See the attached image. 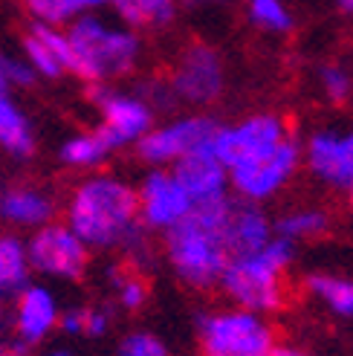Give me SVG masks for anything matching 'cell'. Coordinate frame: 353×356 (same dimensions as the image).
Here are the masks:
<instances>
[{
	"label": "cell",
	"mask_w": 353,
	"mask_h": 356,
	"mask_svg": "<svg viewBox=\"0 0 353 356\" xmlns=\"http://www.w3.org/2000/svg\"><path fill=\"white\" fill-rule=\"evenodd\" d=\"M64 223L93 249H125L142 232L139 191L116 174H90L67 200Z\"/></svg>",
	"instance_id": "6da1fadb"
},
{
	"label": "cell",
	"mask_w": 353,
	"mask_h": 356,
	"mask_svg": "<svg viewBox=\"0 0 353 356\" xmlns=\"http://www.w3.org/2000/svg\"><path fill=\"white\" fill-rule=\"evenodd\" d=\"M232 197L200 203L191 215L165 232V258L183 284L194 290L220 287L232 252H229L226 226L232 215Z\"/></svg>",
	"instance_id": "7a4b0ae2"
},
{
	"label": "cell",
	"mask_w": 353,
	"mask_h": 356,
	"mask_svg": "<svg viewBox=\"0 0 353 356\" xmlns=\"http://www.w3.org/2000/svg\"><path fill=\"white\" fill-rule=\"evenodd\" d=\"M73 73L87 84H113L131 76L142 61V41L125 21L87 12L67 26Z\"/></svg>",
	"instance_id": "3957f363"
},
{
	"label": "cell",
	"mask_w": 353,
	"mask_h": 356,
	"mask_svg": "<svg viewBox=\"0 0 353 356\" xmlns=\"http://www.w3.org/2000/svg\"><path fill=\"white\" fill-rule=\"evenodd\" d=\"M293 258H295V243L275 235L261 252L238 255L229 261L220 278V290L235 307L252 310L261 316L278 313L287 301L284 273L290 270Z\"/></svg>",
	"instance_id": "277c9868"
},
{
	"label": "cell",
	"mask_w": 353,
	"mask_h": 356,
	"mask_svg": "<svg viewBox=\"0 0 353 356\" xmlns=\"http://www.w3.org/2000/svg\"><path fill=\"white\" fill-rule=\"evenodd\" d=\"M197 336L200 356H270L275 348V330L267 316L243 307L203 313Z\"/></svg>",
	"instance_id": "5b68a950"
},
{
	"label": "cell",
	"mask_w": 353,
	"mask_h": 356,
	"mask_svg": "<svg viewBox=\"0 0 353 356\" xmlns=\"http://www.w3.org/2000/svg\"><path fill=\"white\" fill-rule=\"evenodd\" d=\"M220 131V122L208 113H186L174 122H165L160 128H151L142 139L136 142V154L142 163L154 168H165L180 163L183 156L211 148L215 136Z\"/></svg>",
	"instance_id": "8992f818"
},
{
	"label": "cell",
	"mask_w": 353,
	"mask_h": 356,
	"mask_svg": "<svg viewBox=\"0 0 353 356\" xmlns=\"http://www.w3.org/2000/svg\"><path fill=\"white\" fill-rule=\"evenodd\" d=\"M90 102L99 111V134L108 139V145L113 151L136 145L151 128L156 111L139 96L136 90H116L110 84H90Z\"/></svg>",
	"instance_id": "52a82bcc"
},
{
	"label": "cell",
	"mask_w": 353,
	"mask_h": 356,
	"mask_svg": "<svg viewBox=\"0 0 353 356\" xmlns=\"http://www.w3.org/2000/svg\"><path fill=\"white\" fill-rule=\"evenodd\" d=\"M302 165H304V142H298L295 136H287L267 156H258L252 163L229 171L232 191L238 194V200L267 203L293 180Z\"/></svg>",
	"instance_id": "ba28073f"
},
{
	"label": "cell",
	"mask_w": 353,
	"mask_h": 356,
	"mask_svg": "<svg viewBox=\"0 0 353 356\" xmlns=\"http://www.w3.org/2000/svg\"><path fill=\"white\" fill-rule=\"evenodd\" d=\"M287 136L293 134L278 113H252L235 124H220L211 148L223 159V165L232 171V168L252 163L258 156H267Z\"/></svg>",
	"instance_id": "9c48e42d"
},
{
	"label": "cell",
	"mask_w": 353,
	"mask_h": 356,
	"mask_svg": "<svg viewBox=\"0 0 353 356\" xmlns=\"http://www.w3.org/2000/svg\"><path fill=\"white\" fill-rule=\"evenodd\" d=\"M176 99L191 108H206V104L217 102L226 87V70L220 52L211 44H188L180 56H176L171 76H168Z\"/></svg>",
	"instance_id": "30bf717a"
},
{
	"label": "cell",
	"mask_w": 353,
	"mask_h": 356,
	"mask_svg": "<svg viewBox=\"0 0 353 356\" xmlns=\"http://www.w3.org/2000/svg\"><path fill=\"white\" fill-rule=\"evenodd\" d=\"M26 249L35 273L64 281L81 278L87 270V261H90V246L67 223H56V220L35 229V235L26 241Z\"/></svg>",
	"instance_id": "8fae6325"
},
{
	"label": "cell",
	"mask_w": 353,
	"mask_h": 356,
	"mask_svg": "<svg viewBox=\"0 0 353 356\" xmlns=\"http://www.w3.org/2000/svg\"><path fill=\"white\" fill-rule=\"evenodd\" d=\"M136 191H139V220L151 232H163V235L171 232L194 209L191 194L176 180V174L165 168L148 171Z\"/></svg>",
	"instance_id": "7c38bea8"
},
{
	"label": "cell",
	"mask_w": 353,
	"mask_h": 356,
	"mask_svg": "<svg viewBox=\"0 0 353 356\" xmlns=\"http://www.w3.org/2000/svg\"><path fill=\"white\" fill-rule=\"evenodd\" d=\"M304 168L319 183L350 191L353 188V131H313L304 139Z\"/></svg>",
	"instance_id": "4fadbf2b"
},
{
	"label": "cell",
	"mask_w": 353,
	"mask_h": 356,
	"mask_svg": "<svg viewBox=\"0 0 353 356\" xmlns=\"http://www.w3.org/2000/svg\"><path fill=\"white\" fill-rule=\"evenodd\" d=\"M171 171L176 174V180L183 183V188L191 194L194 206L223 200V197H229V188H232L229 168L215 154V148H200V151L183 156L180 163L171 165Z\"/></svg>",
	"instance_id": "5bb4252c"
},
{
	"label": "cell",
	"mask_w": 353,
	"mask_h": 356,
	"mask_svg": "<svg viewBox=\"0 0 353 356\" xmlns=\"http://www.w3.org/2000/svg\"><path fill=\"white\" fill-rule=\"evenodd\" d=\"M24 52L32 70L44 79H61L64 73H73V49H69L67 29L32 21L26 38H24Z\"/></svg>",
	"instance_id": "9a60e30c"
},
{
	"label": "cell",
	"mask_w": 353,
	"mask_h": 356,
	"mask_svg": "<svg viewBox=\"0 0 353 356\" xmlns=\"http://www.w3.org/2000/svg\"><path fill=\"white\" fill-rule=\"evenodd\" d=\"M58 322H61V310L56 305V296L47 287L29 284V287L17 296L12 325H15V333L21 342H26V345L44 342L52 333V327H58Z\"/></svg>",
	"instance_id": "2e32d148"
},
{
	"label": "cell",
	"mask_w": 353,
	"mask_h": 356,
	"mask_svg": "<svg viewBox=\"0 0 353 356\" xmlns=\"http://www.w3.org/2000/svg\"><path fill=\"white\" fill-rule=\"evenodd\" d=\"M272 238H275V223L267 218L261 203L235 200L232 215H229V226H226V241H229L232 258L261 252Z\"/></svg>",
	"instance_id": "e0dca14e"
},
{
	"label": "cell",
	"mask_w": 353,
	"mask_h": 356,
	"mask_svg": "<svg viewBox=\"0 0 353 356\" xmlns=\"http://www.w3.org/2000/svg\"><path fill=\"white\" fill-rule=\"evenodd\" d=\"M56 218V200L35 186H12L0 191V220L21 229H41Z\"/></svg>",
	"instance_id": "ac0fdd59"
},
{
	"label": "cell",
	"mask_w": 353,
	"mask_h": 356,
	"mask_svg": "<svg viewBox=\"0 0 353 356\" xmlns=\"http://www.w3.org/2000/svg\"><path fill=\"white\" fill-rule=\"evenodd\" d=\"M29 249L17 235H0V310L29 287Z\"/></svg>",
	"instance_id": "d6986e66"
},
{
	"label": "cell",
	"mask_w": 353,
	"mask_h": 356,
	"mask_svg": "<svg viewBox=\"0 0 353 356\" xmlns=\"http://www.w3.org/2000/svg\"><path fill=\"white\" fill-rule=\"evenodd\" d=\"M0 148L17 159H26L35 151L32 124L9 93H0Z\"/></svg>",
	"instance_id": "ffe728a7"
},
{
	"label": "cell",
	"mask_w": 353,
	"mask_h": 356,
	"mask_svg": "<svg viewBox=\"0 0 353 356\" xmlns=\"http://www.w3.org/2000/svg\"><path fill=\"white\" fill-rule=\"evenodd\" d=\"M307 293L339 318H353V278L333 273H313L304 281Z\"/></svg>",
	"instance_id": "44dd1931"
},
{
	"label": "cell",
	"mask_w": 353,
	"mask_h": 356,
	"mask_svg": "<svg viewBox=\"0 0 353 356\" xmlns=\"http://www.w3.org/2000/svg\"><path fill=\"white\" fill-rule=\"evenodd\" d=\"M113 0H24L32 21L52 24V26H69L76 17L96 12L101 6H110Z\"/></svg>",
	"instance_id": "7402d4cb"
},
{
	"label": "cell",
	"mask_w": 353,
	"mask_h": 356,
	"mask_svg": "<svg viewBox=\"0 0 353 356\" xmlns=\"http://www.w3.org/2000/svg\"><path fill=\"white\" fill-rule=\"evenodd\" d=\"M113 12L128 26H168L176 15V0H113Z\"/></svg>",
	"instance_id": "603a6c76"
},
{
	"label": "cell",
	"mask_w": 353,
	"mask_h": 356,
	"mask_svg": "<svg viewBox=\"0 0 353 356\" xmlns=\"http://www.w3.org/2000/svg\"><path fill=\"white\" fill-rule=\"evenodd\" d=\"M110 151L113 148L99 131H81L61 145V163L69 168H96L110 156Z\"/></svg>",
	"instance_id": "cb8c5ba5"
},
{
	"label": "cell",
	"mask_w": 353,
	"mask_h": 356,
	"mask_svg": "<svg viewBox=\"0 0 353 356\" xmlns=\"http://www.w3.org/2000/svg\"><path fill=\"white\" fill-rule=\"evenodd\" d=\"M327 226H330V218H327L325 209L304 206V209H293L287 215H281L275 220V235L298 243V241H310V238L325 235Z\"/></svg>",
	"instance_id": "d4e9b609"
},
{
	"label": "cell",
	"mask_w": 353,
	"mask_h": 356,
	"mask_svg": "<svg viewBox=\"0 0 353 356\" xmlns=\"http://www.w3.org/2000/svg\"><path fill=\"white\" fill-rule=\"evenodd\" d=\"M246 15L261 32L270 35H287L295 26V17L284 0H246Z\"/></svg>",
	"instance_id": "484cf974"
},
{
	"label": "cell",
	"mask_w": 353,
	"mask_h": 356,
	"mask_svg": "<svg viewBox=\"0 0 353 356\" xmlns=\"http://www.w3.org/2000/svg\"><path fill=\"white\" fill-rule=\"evenodd\" d=\"M110 281L116 287L119 296V305L125 310H139L148 301V284L139 273H125V270H113Z\"/></svg>",
	"instance_id": "4316f807"
},
{
	"label": "cell",
	"mask_w": 353,
	"mask_h": 356,
	"mask_svg": "<svg viewBox=\"0 0 353 356\" xmlns=\"http://www.w3.org/2000/svg\"><path fill=\"white\" fill-rule=\"evenodd\" d=\"M319 87H322V93L330 99V102H345V99H350V93H353V79H350V73L345 67H339V64H325L322 70H319Z\"/></svg>",
	"instance_id": "83f0119b"
},
{
	"label": "cell",
	"mask_w": 353,
	"mask_h": 356,
	"mask_svg": "<svg viewBox=\"0 0 353 356\" xmlns=\"http://www.w3.org/2000/svg\"><path fill=\"white\" fill-rule=\"evenodd\" d=\"M136 93L142 96L156 113H160V111L163 113L165 111H174L176 104H180V99H176L171 81H163V79H148L142 84H136Z\"/></svg>",
	"instance_id": "f1b7e54d"
},
{
	"label": "cell",
	"mask_w": 353,
	"mask_h": 356,
	"mask_svg": "<svg viewBox=\"0 0 353 356\" xmlns=\"http://www.w3.org/2000/svg\"><path fill=\"white\" fill-rule=\"evenodd\" d=\"M119 356H168V348L154 333H128L119 345Z\"/></svg>",
	"instance_id": "f546056e"
},
{
	"label": "cell",
	"mask_w": 353,
	"mask_h": 356,
	"mask_svg": "<svg viewBox=\"0 0 353 356\" xmlns=\"http://www.w3.org/2000/svg\"><path fill=\"white\" fill-rule=\"evenodd\" d=\"M58 327H61L64 333H69V336L84 333V327H87V307H73V310L61 313Z\"/></svg>",
	"instance_id": "4dcf8cb0"
},
{
	"label": "cell",
	"mask_w": 353,
	"mask_h": 356,
	"mask_svg": "<svg viewBox=\"0 0 353 356\" xmlns=\"http://www.w3.org/2000/svg\"><path fill=\"white\" fill-rule=\"evenodd\" d=\"M110 327V313L101 310V307H87V327L84 333L87 336H104Z\"/></svg>",
	"instance_id": "1f68e13d"
},
{
	"label": "cell",
	"mask_w": 353,
	"mask_h": 356,
	"mask_svg": "<svg viewBox=\"0 0 353 356\" xmlns=\"http://www.w3.org/2000/svg\"><path fill=\"white\" fill-rule=\"evenodd\" d=\"M270 356H310V353H304L302 348H293V345H275Z\"/></svg>",
	"instance_id": "d6a6232c"
},
{
	"label": "cell",
	"mask_w": 353,
	"mask_h": 356,
	"mask_svg": "<svg viewBox=\"0 0 353 356\" xmlns=\"http://www.w3.org/2000/svg\"><path fill=\"white\" fill-rule=\"evenodd\" d=\"M12 90V81H9V73H6V56L0 52V93H9Z\"/></svg>",
	"instance_id": "836d02e7"
},
{
	"label": "cell",
	"mask_w": 353,
	"mask_h": 356,
	"mask_svg": "<svg viewBox=\"0 0 353 356\" xmlns=\"http://www.w3.org/2000/svg\"><path fill=\"white\" fill-rule=\"evenodd\" d=\"M336 6H339L342 15H350L353 17V0H336Z\"/></svg>",
	"instance_id": "e575fe53"
},
{
	"label": "cell",
	"mask_w": 353,
	"mask_h": 356,
	"mask_svg": "<svg viewBox=\"0 0 353 356\" xmlns=\"http://www.w3.org/2000/svg\"><path fill=\"white\" fill-rule=\"evenodd\" d=\"M188 6H211V3H217V0H186Z\"/></svg>",
	"instance_id": "d590c367"
},
{
	"label": "cell",
	"mask_w": 353,
	"mask_h": 356,
	"mask_svg": "<svg viewBox=\"0 0 353 356\" xmlns=\"http://www.w3.org/2000/svg\"><path fill=\"white\" fill-rule=\"evenodd\" d=\"M44 356H69L67 350H49V353H44Z\"/></svg>",
	"instance_id": "8d00e7d4"
},
{
	"label": "cell",
	"mask_w": 353,
	"mask_h": 356,
	"mask_svg": "<svg viewBox=\"0 0 353 356\" xmlns=\"http://www.w3.org/2000/svg\"><path fill=\"white\" fill-rule=\"evenodd\" d=\"M347 197H350V206H353V188H350V191H347Z\"/></svg>",
	"instance_id": "74e56055"
}]
</instances>
